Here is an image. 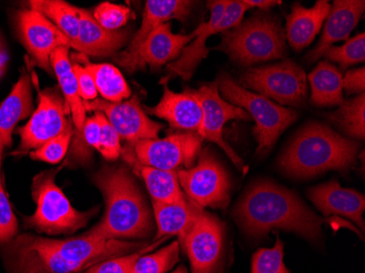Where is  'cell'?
I'll use <instances>...</instances> for the list:
<instances>
[{
	"label": "cell",
	"mask_w": 365,
	"mask_h": 273,
	"mask_svg": "<svg viewBox=\"0 0 365 273\" xmlns=\"http://www.w3.org/2000/svg\"><path fill=\"white\" fill-rule=\"evenodd\" d=\"M148 245L145 242L106 239L91 230L65 239L24 233L1 246L0 254L8 273H80Z\"/></svg>",
	"instance_id": "6da1fadb"
},
{
	"label": "cell",
	"mask_w": 365,
	"mask_h": 273,
	"mask_svg": "<svg viewBox=\"0 0 365 273\" xmlns=\"http://www.w3.org/2000/svg\"><path fill=\"white\" fill-rule=\"evenodd\" d=\"M235 215L243 231L256 238L280 229L317 241L323 225L331 222L309 210L290 190L270 182L254 185L240 201Z\"/></svg>",
	"instance_id": "7a4b0ae2"
},
{
	"label": "cell",
	"mask_w": 365,
	"mask_h": 273,
	"mask_svg": "<svg viewBox=\"0 0 365 273\" xmlns=\"http://www.w3.org/2000/svg\"><path fill=\"white\" fill-rule=\"evenodd\" d=\"M106 201L101 221L91 227L106 239H145L155 231V223L145 197L129 168L102 166L92 178Z\"/></svg>",
	"instance_id": "3957f363"
},
{
	"label": "cell",
	"mask_w": 365,
	"mask_h": 273,
	"mask_svg": "<svg viewBox=\"0 0 365 273\" xmlns=\"http://www.w3.org/2000/svg\"><path fill=\"white\" fill-rule=\"evenodd\" d=\"M360 145L321 124L307 125L297 133L280 168L295 178H309L327 170H349L356 164Z\"/></svg>",
	"instance_id": "277c9868"
},
{
	"label": "cell",
	"mask_w": 365,
	"mask_h": 273,
	"mask_svg": "<svg viewBox=\"0 0 365 273\" xmlns=\"http://www.w3.org/2000/svg\"><path fill=\"white\" fill-rule=\"evenodd\" d=\"M44 170L34 176L32 182V198L36 202L34 215H22L24 229L48 235L73 234L87 227L98 208L89 211H78L57 186L55 178L59 170Z\"/></svg>",
	"instance_id": "5b68a950"
},
{
	"label": "cell",
	"mask_w": 365,
	"mask_h": 273,
	"mask_svg": "<svg viewBox=\"0 0 365 273\" xmlns=\"http://www.w3.org/2000/svg\"><path fill=\"white\" fill-rule=\"evenodd\" d=\"M215 49L240 65H255L282 58L286 53V34L276 19L258 14L225 31L221 44Z\"/></svg>",
	"instance_id": "8992f818"
},
{
	"label": "cell",
	"mask_w": 365,
	"mask_h": 273,
	"mask_svg": "<svg viewBox=\"0 0 365 273\" xmlns=\"http://www.w3.org/2000/svg\"><path fill=\"white\" fill-rule=\"evenodd\" d=\"M219 93L229 103L243 108L255 120L253 133L258 143L257 155L274 147L281 133L297 120V112L274 103L269 98L244 89L227 73L218 78Z\"/></svg>",
	"instance_id": "52a82bcc"
},
{
	"label": "cell",
	"mask_w": 365,
	"mask_h": 273,
	"mask_svg": "<svg viewBox=\"0 0 365 273\" xmlns=\"http://www.w3.org/2000/svg\"><path fill=\"white\" fill-rule=\"evenodd\" d=\"M210 19L202 22L194 31V38L190 44L186 45L182 54L176 61L168 63L165 75L160 80V84L167 86L170 80L182 78L184 81H190L196 71L197 67L208 56L210 49L206 46L207 40L210 36L223 33L230 29L239 26L243 19L244 14L248 7L244 1H210Z\"/></svg>",
	"instance_id": "ba28073f"
},
{
	"label": "cell",
	"mask_w": 365,
	"mask_h": 273,
	"mask_svg": "<svg viewBox=\"0 0 365 273\" xmlns=\"http://www.w3.org/2000/svg\"><path fill=\"white\" fill-rule=\"evenodd\" d=\"M202 140L196 133H175L164 139H145L127 145L120 155L130 168L143 165L178 172L194 166L202 152Z\"/></svg>",
	"instance_id": "9c48e42d"
},
{
	"label": "cell",
	"mask_w": 365,
	"mask_h": 273,
	"mask_svg": "<svg viewBox=\"0 0 365 273\" xmlns=\"http://www.w3.org/2000/svg\"><path fill=\"white\" fill-rule=\"evenodd\" d=\"M68 114H71L68 106L58 88L38 90V108L29 122L16 129V133L20 135V145L10 155L24 157L51 139L73 129Z\"/></svg>",
	"instance_id": "30bf717a"
},
{
	"label": "cell",
	"mask_w": 365,
	"mask_h": 273,
	"mask_svg": "<svg viewBox=\"0 0 365 273\" xmlns=\"http://www.w3.org/2000/svg\"><path fill=\"white\" fill-rule=\"evenodd\" d=\"M244 89L257 91L282 105L300 108L307 96V75L300 66L287 59L264 67L251 68L240 78Z\"/></svg>",
	"instance_id": "8fae6325"
},
{
	"label": "cell",
	"mask_w": 365,
	"mask_h": 273,
	"mask_svg": "<svg viewBox=\"0 0 365 273\" xmlns=\"http://www.w3.org/2000/svg\"><path fill=\"white\" fill-rule=\"evenodd\" d=\"M197 161L192 168L178 172L182 192L200 208H227L231 190L227 170L209 149L200 152Z\"/></svg>",
	"instance_id": "7c38bea8"
},
{
	"label": "cell",
	"mask_w": 365,
	"mask_h": 273,
	"mask_svg": "<svg viewBox=\"0 0 365 273\" xmlns=\"http://www.w3.org/2000/svg\"><path fill=\"white\" fill-rule=\"evenodd\" d=\"M178 243L192 273H218L225 252V225L218 217L202 210Z\"/></svg>",
	"instance_id": "4fadbf2b"
},
{
	"label": "cell",
	"mask_w": 365,
	"mask_h": 273,
	"mask_svg": "<svg viewBox=\"0 0 365 273\" xmlns=\"http://www.w3.org/2000/svg\"><path fill=\"white\" fill-rule=\"evenodd\" d=\"M12 22L19 38L34 66L47 73H52L51 56L61 47L69 48L68 38L38 11L32 9L16 10Z\"/></svg>",
	"instance_id": "5bb4252c"
},
{
	"label": "cell",
	"mask_w": 365,
	"mask_h": 273,
	"mask_svg": "<svg viewBox=\"0 0 365 273\" xmlns=\"http://www.w3.org/2000/svg\"><path fill=\"white\" fill-rule=\"evenodd\" d=\"M194 96L202 110V138L218 145L237 168L244 170L243 161L237 152L223 139V127L229 120H250L251 117L243 108L229 103L219 93L218 80L204 84L199 89L185 88Z\"/></svg>",
	"instance_id": "9a60e30c"
},
{
	"label": "cell",
	"mask_w": 365,
	"mask_h": 273,
	"mask_svg": "<svg viewBox=\"0 0 365 273\" xmlns=\"http://www.w3.org/2000/svg\"><path fill=\"white\" fill-rule=\"evenodd\" d=\"M86 110H93L104 114L108 122L116 129L120 138L128 145H134L145 139L158 138L163 125L155 122L143 110L140 98L131 96L120 103H110L103 98L83 102Z\"/></svg>",
	"instance_id": "2e32d148"
},
{
	"label": "cell",
	"mask_w": 365,
	"mask_h": 273,
	"mask_svg": "<svg viewBox=\"0 0 365 273\" xmlns=\"http://www.w3.org/2000/svg\"><path fill=\"white\" fill-rule=\"evenodd\" d=\"M194 4L187 0H148L145 1L140 29L137 31L129 46L123 52L113 56L115 63L122 66L128 73H130L139 48L148 36L155 28L167 24L170 20L175 19L184 22L192 11Z\"/></svg>",
	"instance_id": "e0dca14e"
},
{
	"label": "cell",
	"mask_w": 365,
	"mask_h": 273,
	"mask_svg": "<svg viewBox=\"0 0 365 273\" xmlns=\"http://www.w3.org/2000/svg\"><path fill=\"white\" fill-rule=\"evenodd\" d=\"M194 38L190 34H174L172 33L171 22L161 24L148 36L139 48L130 73L143 71L149 66L151 71H159L162 66L176 61L182 54V49Z\"/></svg>",
	"instance_id": "ac0fdd59"
},
{
	"label": "cell",
	"mask_w": 365,
	"mask_h": 273,
	"mask_svg": "<svg viewBox=\"0 0 365 273\" xmlns=\"http://www.w3.org/2000/svg\"><path fill=\"white\" fill-rule=\"evenodd\" d=\"M129 36V30L110 31L102 28L91 12L79 8V34L77 40L69 44V48L76 49L85 56H115L126 44Z\"/></svg>",
	"instance_id": "d6986e66"
},
{
	"label": "cell",
	"mask_w": 365,
	"mask_h": 273,
	"mask_svg": "<svg viewBox=\"0 0 365 273\" xmlns=\"http://www.w3.org/2000/svg\"><path fill=\"white\" fill-rule=\"evenodd\" d=\"M309 198L324 215L348 217L364 232L365 198L360 192L346 190L333 180L309 190Z\"/></svg>",
	"instance_id": "ffe728a7"
},
{
	"label": "cell",
	"mask_w": 365,
	"mask_h": 273,
	"mask_svg": "<svg viewBox=\"0 0 365 273\" xmlns=\"http://www.w3.org/2000/svg\"><path fill=\"white\" fill-rule=\"evenodd\" d=\"M161 101L153 108L145 106V112L165 119L170 126L188 133H196L202 137V110L196 98L184 90L175 93L164 86Z\"/></svg>",
	"instance_id": "44dd1931"
},
{
	"label": "cell",
	"mask_w": 365,
	"mask_h": 273,
	"mask_svg": "<svg viewBox=\"0 0 365 273\" xmlns=\"http://www.w3.org/2000/svg\"><path fill=\"white\" fill-rule=\"evenodd\" d=\"M365 9L363 0H335L326 18L324 32L319 44L307 54V61L314 63L321 58L324 51L335 43L349 40L350 33L360 21Z\"/></svg>",
	"instance_id": "7402d4cb"
},
{
	"label": "cell",
	"mask_w": 365,
	"mask_h": 273,
	"mask_svg": "<svg viewBox=\"0 0 365 273\" xmlns=\"http://www.w3.org/2000/svg\"><path fill=\"white\" fill-rule=\"evenodd\" d=\"M32 110V80L28 68H24L9 96L0 104V148L11 147L14 128L28 118Z\"/></svg>",
	"instance_id": "603a6c76"
},
{
	"label": "cell",
	"mask_w": 365,
	"mask_h": 273,
	"mask_svg": "<svg viewBox=\"0 0 365 273\" xmlns=\"http://www.w3.org/2000/svg\"><path fill=\"white\" fill-rule=\"evenodd\" d=\"M51 67L58 80L59 88L71 114L75 135V143L71 149L73 150L81 143L82 131L87 116L83 101L79 94L77 80L73 73V63L69 59V48L61 47L56 49L51 56Z\"/></svg>",
	"instance_id": "cb8c5ba5"
},
{
	"label": "cell",
	"mask_w": 365,
	"mask_h": 273,
	"mask_svg": "<svg viewBox=\"0 0 365 273\" xmlns=\"http://www.w3.org/2000/svg\"><path fill=\"white\" fill-rule=\"evenodd\" d=\"M329 1L319 0L312 8L300 3L293 5L287 16L286 38L295 52H301L313 42L330 11Z\"/></svg>",
	"instance_id": "d4e9b609"
},
{
	"label": "cell",
	"mask_w": 365,
	"mask_h": 273,
	"mask_svg": "<svg viewBox=\"0 0 365 273\" xmlns=\"http://www.w3.org/2000/svg\"><path fill=\"white\" fill-rule=\"evenodd\" d=\"M153 208L158 225L153 242L174 235L180 237L192 227V223L204 210L192 202L186 195L174 202L161 203L153 201Z\"/></svg>",
	"instance_id": "484cf974"
},
{
	"label": "cell",
	"mask_w": 365,
	"mask_h": 273,
	"mask_svg": "<svg viewBox=\"0 0 365 273\" xmlns=\"http://www.w3.org/2000/svg\"><path fill=\"white\" fill-rule=\"evenodd\" d=\"M342 78L336 66L321 61L309 76L311 103L317 108L340 105L344 102Z\"/></svg>",
	"instance_id": "4316f807"
},
{
	"label": "cell",
	"mask_w": 365,
	"mask_h": 273,
	"mask_svg": "<svg viewBox=\"0 0 365 273\" xmlns=\"http://www.w3.org/2000/svg\"><path fill=\"white\" fill-rule=\"evenodd\" d=\"M73 61L85 65L93 78L98 93L110 103H120L130 98L131 90L120 71L110 63H93L88 61L85 55H73Z\"/></svg>",
	"instance_id": "83f0119b"
},
{
	"label": "cell",
	"mask_w": 365,
	"mask_h": 273,
	"mask_svg": "<svg viewBox=\"0 0 365 273\" xmlns=\"http://www.w3.org/2000/svg\"><path fill=\"white\" fill-rule=\"evenodd\" d=\"M133 170L141 176L153 201L169 203L185 196L180 188L176 170H159L150 166L135 165Z\"/></svg>",
	"instance_id": "f1b7e54d"
},
{
	"label": "cell",
	"mask_w": 365,
	"mask_h": 273,
	"mask_svg": "<svg viewBox=\"0 0 365 273\" xmlns=\"http://www.w3.org/2000/svg\"><path fill=\"white\" fill-rule=\"evenodd\" d=\"M29 9L46 16L69 42H75L79 34V8L61 0H32L26 4Z\"/></svg>",
	"instance_id": "f546056e"
},
{
	"label": "cell",
	"mask_w": 365,
	"mask_h": 273,
	"mask_svg": "<svg viewBox=\"0 0 365 273\" xmlns=\"http://www.w3.org/2000/svg\"><path fill=\"white\" fill-rule=\"evenodd\" d=\"M331 120L346 135L354 138L364 139L365 135V94L340 104L337 112L330 116Z\"/></svg>",
	"instance_id": "4dcf8cb0"
},
{
	"label": "cell",
	"mask_w": 365,
	"mask_h": 273,
	"mask_svg": "<svg viewBox=\"0 0 365 273\" xmlns=\"http://www.w3.org/2000/svg\"><path fill=\"white\" fill-rule=\"evenodd\" d=\"M180 243L174 241L153 254H143L135 262L131 273H167L180 262Z\"/></svg>",
	"instance_id": "1f68e13d"
},
{
	"label": "cell",
	"mask_w": 365,
	"mask_h": 273,
	"mask_svg": "<svg viewBox=\"0 0 365 273\" xmlns=\"http://www.w3.org/2000/svg\"><path fill=\"white\" fill-rule=\"evenodd\" d=\"M322 57L339 63L341 69L363 63L365 59V34L360 33L346 41L342 46H330L324 51Z\"/></svg>",
	"instance_id": "d6a6232c"
},
{
	"label": "cell",
	"mask_w": 365,
	"mask_h": 273,
	"mask_svg": "<svg viewBox=\"0 0 365 273\" xmlns=\"http://www.w3.org/2000/svg\"><path fill=\"white\" fill-rule=\"evenodd\" d=\"M5 150L0 148V246L6 245L18 236L19 223L14 215L11 202L5 188L3 173V155Z\"/></svg>",
	"instance_id": "836d02e7"
},
{
	"label": "cell",
	"mask_w": 365,
	"mask_h": 273,
	"mask_svg": "<svg viewBox=\"0 0 365 273\" xmlns=\"http://www.w3.org/2000/svg\"><path fill=\"white\" fill-rule=\"evenodd\" d=\"M277 241L272 248H262L254 254L252 273H291L284 262V243L276 232Z\"/></svg>",
	"instance_id": "e575fe53"
},
{
	"label": "cell",
	"mask_w": 365,
	"mask_h": 273,
	"mask_svg": "<svg viewBox=\"0 0 365 273\" xmlns=\"http://www.w3.org/2000/svg\"><path fill=\"white\" fill-rule=\"evenodd\" d=\"M169 237L161 238L159 241L153 242L145 247L140 248V249L130 252V254H123L120 257L110 258V259L98 262V264H94L91 268L88 269L86 273H131L133 267H134L135 262H137L138 258L161 245Z\"/></svg>",
	"instance_id": "d590c367"
},
{
	"label": "cell",
	"mask_w": 365,
	"mask_h": 273,
	"mask_svg": "<svg viewBox=\"0 0 365 273\" xmlns=\"http://www.w3.org/2000/svg\"><path fill=\"white\" fill-rule=\"evenodd\" d=\"M92 14L102 28L110 31L122 30L127 22L134 18V12L126 6L110 4L108 1L100 4Z\"/></svg>",
	"instance_id": "8d00e7d4"
},
{
	"label": "cell",
	"mask_w": 365,
	"mask_h": 273,
	"mask_svg": "<svg viewBox=\"0 0 365 273\" xmlns=\"http://www.w3.org/2000/svg\"><path fill=\"white\" fill-rule=\"evenodd\" d=\"M73 137V129L66 131L56 138L51 139L46 143L30 152V158L33 161L45 162L48 164H57L63 161L68 152L71 139Z\"/></svg>",
	"instance_id": "74e56055"
},
{
	"label": "cell",
	"mask_w": 365,
	"mask_h": 273,
	"mask_svg": "<svg viewBox=\"0 0 365 273\" xmlns=\"http://www.w3.org/2000/svg\"><path fill=\"white\" fill-rule=\"evenodd\" d=\"M96 117L100 124V141H98V150L102 157L108 161H116L122 153L120 145V137L118 131L112 126L104 114L96 112Z\"/></svg>",
	"instance_id": "f35d334b"
},
{
	"label": "cell",
	"mask_w": 365,
	"mask_h": 273,
	"mask_svg": "<svg viewBox=\"0 0 365 273\" xmlns=\"http://www.w3.org/2000/svg\"><path fill=\"white\" fill-rule=\"evenodd\" d=\"M73 69L82 101L85 102V101L96 100L98 98V90H96L93 78L90 75L89 71L75 61L73 63Z\"/></svg>",
	"instance_id": "ab89813d"
},
{
	"label": "cell",
	"mask_w": 365,
	"mask_h": 273,
	"mask_svg": "<svg viewBox=\"0 0 365 273\" xmlns=\"http://www.w3.org/2000/svg\"><path fill=\"white\" fill-rule=\"evenodd\" d=\"M344 90L348 94H362L365 90V68H356L352 71H346L344 78H342Z\"/></svg>",
	"instance_id": "60d3db41"
},
{
	"label": "cell",
	"mask_w": 365,
	"mask_h": 273,
	"mask_svg": "<svg viewBox=\"0 0 365 273\" xmlns=\"http://www.w3.org/2000/svg\"><path fill=\"white\" fill-rule=\"evenodd\" d=\"M244 4L247 6L248 9L251 8H259L262 10H269L270 8L274 7V6L281 5V1L278 0H243Z\"/></svg>",
	"instance_id": "b9f144b4"
},
{
	"label": "cell",
	"mask_w": 365,
	"mask_h": 273,
	"mask_svg": "<svg viewBox=\"0 0 365 273\" xmlns=\"http://www.w3.org/2000/svg\"><path fill=\"white\" fill-rule=\"evenodd\" d=\"M8 63H9V53H8L7 46L4 42L3 36L0 34V79L7 71Z\"/></svg>",
	"instance_id": "7bdbcfd3"
},
{
	"label": "cell",
	"mask_w": 365,
	"mask_h": 273,
	"mask_svg": "<svg viewBox=\"0 0 365 273\" xmlns=\"http://www.w3.org/2000/svg\"><path fill=\"white\" fill-rule=\"evenodd\" d=\"M172 273H188V272H187V269H186L185 267L180 266V267H178V268L176 269L175 271H173V272H172Z\"/></svg>",
	"instance_id": "ee69618b"
}]
</instances>
